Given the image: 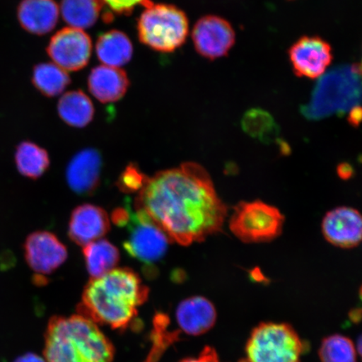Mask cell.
Returning <instances> with one entry per match:
<instances>
[{
	"instance_id": "cell-10",
	"label": "cell",
	"mask_w": 362,
	"mask_h": 362,
	"mask_svg": "<svg viewBox=\"0 0 362 362\" xmlns=\"http://www.w3.org/2000/svg\"><path fill=\"white\" fill-rule=\"evenodd\" d=\"M294 74L310 79L322 76L333 60L330 45L318 36H304L288 52Z\"/></svg>"
},
{
	"instance_id": "cell-27",
	"label": "cell",
	"mask_w": 362,
	"mask_h": 362,
	"mask_svg": "<svg viewBox=\"0 0 362 362\" xmlns=\"http://www.w3.org/2000/svg\"><path fill=\"white\" fill-rule=\"evenodd\" d=\"M148 180L147 176L142 174L134 165L127 167L124 173L120 175L119 187L125 192L140 191Z\"/></svg>"
},
{
	"instance_id": "cell-1",
	"label": "cell",
	"mask_w": 362,
	"mask_h": 362,
	"mask_svg": "<svg viewBox=\"0 0 362 362\" xmlns=\"http://www.w3.org/2000/svg\"><path fill=\"white\" fill-rule=\"evenodd\" d=\"M134 206L146 212L171 242L182 246L221 232L228 215L211 175L194 162L148 178Z\"/></svg>"
},
{
	"instance_id": "cell-26",
	"label": "cell",
	"mask_w": 362,
	"mask_h": 362,
	"mask_svg": "<svg viewBox=\"0 0 362 362\" xmlns=\"http://www.w3.org/2000/svg\"><path fill=\"white\" fill-rule=\"evenodd\" d=\"M242 124L245 132L262 141H269L277 129L273 117L261 110L248 111L243 117Z\"/></svg>"
},
{
	"instance_id": "cell-15",
	"label": "cell",
	"mask_w": 362,
	"mask_h": 362,
	"mask_svg": "<svg viewBox=\"0 0 362 362\" xmlns=\"http://www.w3.org/2000/svg\"><path fill=\"white\" fill-rule=\"evenodd\" d=\"M111 228L110 217L103 208L83 204L72 211L68 225L71 241L81 247L102 239Z\"/></svg>"
},
{
	"instance_id": "cell-12",
	"label": "cell",
	"mask_w": 362,
	"mask_h": 362,
	"mask_svg": "<svg viewBox=\"0 0 362 362\" xmlns=\"http://www.w3.org/2000/svg\"><path fill=\"white\" fill-rule=\"evenodd\" d=\"M25 257L30 268L39 275H49L67 259L66 247L55 234L38 230L27 238Z\"/></svg>"
},
{
	"instance_id": "cell-3",
	"label": "cell",
	"mask_w": 362,
	"mask_h": 362,
	"mask_svg": "<svg viewBox=\"0 0 362 362\" xmlns=\"http://www.w3.org/2000/svg\"><path fill=\"white\" fill-rule=\"evenodd\" d=\"M115 349L98 324L81 315L57 316L45 334L47 362H112Z\"/></svg>"
},
{
	"instance_id": "cell-8",
	"label": "cell",
	"mask_w": 362,
	"mask_h": 362,
	"mask_svg": "<svg viewBox=\"0 0 362 362\" xmlns=\"http://www.w3.org/2000/svg\"><path fill=\"white\" fill-rule=\"evenodd\" d=\"M121 228H128V238L124 243L125 251L147 267L160 262L168 250L170 239L146 212L131 209Z\"/></svg>"
},
{
	"instance_id": "cell-2",
	"label": "cell",
	"mask_w": 362,
	"mask_h": 362,
	"mask_svg": "<svg viewBox=\"0 0 362 362\" xmlns=\"http://www.w3.org/2000/svg\"><path fill=\"white\" fill-rule=\"evenodd\" d=\"M148 288L138 274L128 268L115 269L86 286L79 314L93 322L125 329L147 300Z\"/></svg>"
},
{
	"instance_id": "cell-17",
	"label": "cell",
	"mask_w": 362,
	"mask_h": 362,
	"mask_svg": "<svg viewBox=\"0 0 362 362\" xmlns=\"http://www.w3.org/2000/svg\"><path fill=\"white\" fill-rule=\"evenodd\" d=\"M129 86L126 72L117 67L98 66L90 71L88 78L90 93L103 103L119 101L124 96Z\"/></svg>"
},
{
	"instance_id": "cell-31",
	"label": "cell",
	"mask_w": 362,
	"mask_h": 362,
	"mask_svg": "<svg viewBox=\"0 0 362 362\" xmlns=\"http://www.w3.org/2000/svg\"><path fill=\"white\" fill-rule=\"evenodd\" d=\"M361 119V108L359 105H357L354 107H352L349 111V117H348V120H349V123L354 127H357L359 125Z\"/></svg>"
},
{
	"instance_id": "cell-25",
	"label": "cell",
	"mask_w": 362,
	"mask_h": 362,
	"mask_svg": "<svg viewBox=\"0 0 362 362\" xmlns=\"http://www.w3.org/2000/svg\"><path fill=\"white\" fill-rule=\"evenodd\" d=\"M321 362H356L357 353L349 338L334 334L324 339L319 351Z\"/></svg>"
},
{
	"instance_id": "cell-32",
	"label": "cell",
	"mask_w": 362,
	"mask_h": 362,
	"mask_svg": "<svg viewBox=\"0 0 362 362\" xmlns=\"http://www.w3.org/2000/svg\"><path fill=\"white\" fill-rule=\"evenodd\" d=\"M13 362H47L43 357L34 354V353H27L25 355L21 356Z\"/></svg>"
},
{
	"instance_id": "cell-19",
	"label": "cell",
	"mask_w": 362,
	"mask_h": 362,
	"mask_svg": "<svg viewBox=\"0 0 362 362\" xmlns=\"http://www.w3.org/2000/svg\"><path fill=\"white\" fill-rule=\"evenodd\" d=\"M97 56L103 65L119 68L133 56V45L124 33L111 30L99 36L96 44Z\"/></svg>"
},
{
	"instance_id": "cell-4",
	"label": "cell",
	"mask_w": 362,
	"mask_h": 362,
	"mask_svg": "<svg viewBox=\"0 0 362 362\" xmlns=\"http://www.w3.org/2000/svg\"><path fill=\"white\" fill-rule=\"evenodd\" d=\"M360 98V66H339L320 78L302 112L308 119H322L337 113L349 112L359 105Z\"/></svg>"
},
{
	"instance_id": "cell-18",
	"label": "cell",
	"mask_w": 362,
	"mask_h": 362,
	"mask_svg": "<svg viewBox=\"0 0 362 362\" xmlns=\"http://www.w3.org/2000/svg\"><path fill=\"white\" fill-rule=\"evenodd\" d=\"M59 13L57 4L52 0H23L17 11L23 28L35 35L51 33L57 24Z\"/></svg>"
},
{
	"instance_id": "cell-9",
	"label": "cell",
	"mask_w": 362,
	"mask_h": 362,
	"mask_svg": "<svg viewBox=\"0 0 362 362\" xmlns=\"http://www.w3.org/2000/svg\"><path fill=\"white\" fill-rule=\"evenodd\" d=\"M47 53L54 64L65 71H78L88 65L92 40L84 30L66 27L52 36Z\"/></svg>"
},
{
	"instance_id": "cell-29",
	"label": "cell",
	"mask_w": 362,
	"mask_h": 362,
	"mask_svg": "<svg viewBox=\"0 0 362 362\" xmlns=\"http://www.w3.org/2000/svg\"><path fill=\"white\" fill-rule=\"evenodd\" d=\"M180 362H221L216 351L211 347H206L197 358H187Z\"/></svg>"
},
{
	"instance_id": "cell-23",
	"label": "cell",
	"mask_w": 362,
	"mask_h": 362,
	"mask_svg": "<svg viewBox=\"0 0 362 362\" xmlns=\"http://www.w3.org/2000/svg\"><path fill=\"white\" fill-rule=\"evenodd\" d=\"M15 160L21 175L30 179L40 178L49 166L47 151L29 141L22 142L18 146Z\"/></svg>"
},
{
	"instance_id": "cell-24",
	"label": "cell",
	"mask_w": 362,
	"mask_h": 362,
	"mask_svg": "<svg viewBox=\"0 0 362 362\" xmlns=\"http://www.w3.org/2000/svg\"><path fill=\"white\" fill-rule=\"evenodd\" d=\"M33 80L35 87L47 97L62 93L71 81L66 71L54 63H40L36 66Z\"/></svg>"
},
{
	"instance_id": "cell-20",
	"label": "cell",
	"mask_w": 362,
	"mask_h": 362,
	"mask_svg": "<svg viewBox=\"0 0 362 362\" xmlns=\"http://www.w3.org/2000/svg\"><path fill=\"white\" fill-rule=\"evenodd\" d=\"M86 267L90 279H98L116 269L119 249L106 239H99L83 247Z\"/></svg>"
},
{
	"instance_id": "cell-30",
	"label": "cell",
	"mask_w": 362,
	"mask_h": 362,
	"mask_svg": "<svg viewBox=\"0 0 362 362\" xmlns=\"http://www.w3.org/2000/svg\"><path fill=\"white\" fill-rule=\"evenodd\" d=\"M337 174L342 180H347L352 177L353 174H354V170L348 163H341L337 167Z\"/></svg>"
},
{
	"instance_id": "cell-6",
	"label": "cell",
	"mask_w": 362,
	"mask_h": 362,
	"mask_svg": "<svg viewBox=\"0 0 362 362\" xmlns=\"http://www.w3.org/2000/svg\"><path fill=\"white\" fill-rule=\"evenodd\" d=\"M304 344L288 324L262 323L246 347L247 362H301Z\"/></svg>"
},
{
	"instance_id": "cell-14",
	"label": "cell",
	"mask_w": 362,
	"mask_h": 362,
	"mask_svg": "<svg viewBox=\"0 0 362 362\" xmlns=\"http://www.w3.org/2000/svg\"><path fill=\"white\" fill-rule=\"evenodd\" d=\"M103 160L96 148H88L76 153L67 165L68 187L79 196L93 194L100 184Z\"/></svg>"
},
{
	"instance_id": "cell-5",
	"label": "cell",
	"mask_w": 362,
	"mask_h": 362,
	"mask_svg": "<svg viewBox=\"0 0 362 362\" xmlns=\"http://www.w3.org/2000/svg\"><path fill=\"white\" fill-rule=\"evenodd\" d=\"M138 22L140 42L155 51L173 52L182 45L189 33L185 13L170 4H153L146 0Z\"/></svg>"
},
{
	"instance_id": "cell-22",
	"label": "cell",
	"mask_w": 362,
	"mask_h": 362,
	"mask_svg": "<svg viewBox=\"0 0 362 362\" xmlns=\"http://www.w3.org/2000/svg\"><path fill=\"white\" fill-rule=\"evenodd\" d=\"M103 8L101 0H62L61 13L69 27L83 30L98 21Z\"/></svg>"
},
{
	"instance_id": "cell-33",
	"label": "cell",
	"mask_w": 362,
	"mask_h": 362,
	"mask_svg": "<svg viewBox=\"0 0 362 362\" xmlns=\"http://www.w3.org/2000/svg\"><path fill=\"white\" fill-rule=\"evenodd\" d=\"M156 344H155V350H153V358H149L148 362H156V360L158 356L160 355V353L163 349H165V346L168 345V343H166L165 341H163L161 339L155 338Z\"/></svg>"
},
{
	"instance_id": "cell-28",
	"label": "cell",
	"mask_w": 362,
	"mask_h": 362,
	"mask_svg": "<svg viewBox=\"0 0 362 362\" xmlns=\"http://www.w3.org/2000/svg\"><path fill=\"white\" fill-rule=\"evenodd\" d=\"M146 0H101L103 7L110 8L115 15H129L138 4H144Z\"/></svg>"
},
{
	"instance_id": "cell-7",
	"label": "cell",
	"mask_w": 362,
	"mask_h": 362,
	"mask_svg": "<svg viewBox=\"0 0 362 362\" xmlns=\"http://www.w3.org/2000/svg\"><path fill=\"white\" fill-rule=\"evenodd\" d=\"M284 224L278 208L262 201L238 203L229 221L230 232L245 243L273 241L281 235Z\"/></svg>"
},
{
	"instance_id": "cell-11",
	"label": "cell",
	"mask_w": 362,
	"mask_h": 362,
	"mask_svg": "<svg viewBox=\"0 0 362 362\" xmlns=\"http://www.w3.org/2000/svg\"><path fill=\"white\" fill-rule=\"evenodd\" d=\"M192 40L201 56L215 60L230 52L236 40V34L232 25L223 18L206 16L194 26Z\"/></svg>"
},
{
	"instance_id": "cell-16",
	"label": "cell",
	"mask_w": 362,
	"mask_h": 362,
	"mask_svg": "<svg viewBox=\"0 0 362 362\" xmlns=\"http://www.w3.org/2000/svg\"><path fill=\"white\" fill-rule=\"evenodd\" d=\"M216 310L206 298L192 296L181 301L175 318L181 332L189 336H202L212 328L216 321Z\"/></svg>"
},
{
	"instance_id": "cell-21",
	"label": "cell",
	"mask_w": 362,
	"mask_h": 362,
	"mask_svg": "<svg viewBox=\"0 0 362 362\" xmlns=\"http://www.w3.org/2000/svg\"><path fill=\"white\" fill-rule=\"evenodd\" d=\"M57 110L61 119L75 128H84L94 116L93 103L81 90H71L63 95L58 103Z\"/></svg>"
},
{
	"instance_id": "cell-13",
	"label": "cell",
	"mask_w": 362,
	"mask_h": 362,
	"mask_svg": "<svg viewBox=\"0 0 362 362\" xmlns=\"http://www.w3.org/2000/svg\"><path fill=\"white\" fill-rule=\"evenodd\" d=\"M322 233L327 241L341 248H353L359 245L362 237V218L354 208H334L325 216Z\"/></svg>"
}]
</instances>
